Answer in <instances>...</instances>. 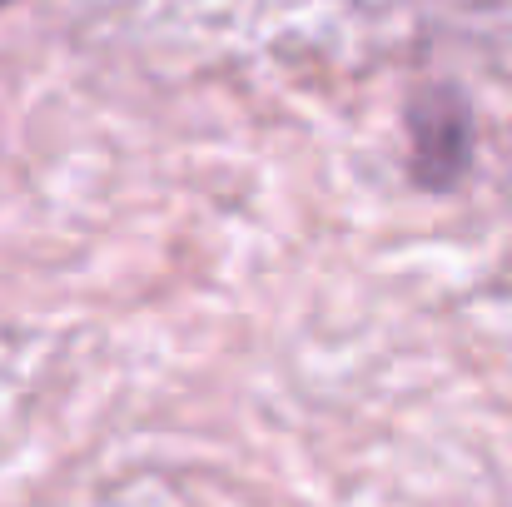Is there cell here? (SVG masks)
Segmentation results:
<instances>
[{
    "label": "cell",
    "mask_w": 512,
    "mask_h": 507,
    "mask_svg": "<svg viewBox=\"0 0 512 507\" xmlns=\"http://www.w3.org/2000/svg\"><path fill=\"white\" fill-rule=\"evenodd\" d=\"M413 135H418V169L423 160H438V179L458 174L468 160V120L458 105H438V110H413Z\"/></svg>",
    "instance_id": "obj_1"
},
{
    "label": "cell",
    "mask_w": 512,
    "mask_h": 507,
    "mask_svg": "<svg viewBox=\"0 0 512 507\" xmlns=\"http://www.w3.org/2000/svg\"><path fill=\"white\" fill-rule=\"evenodd\" d=\"M0 5H5V0H0Z\"/></svg>",
    "instance_id": "obj_2"
}]
</instances>
